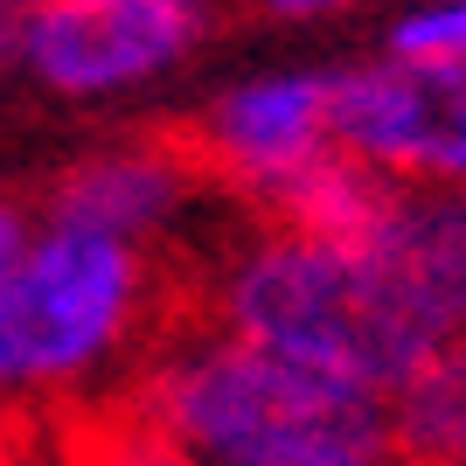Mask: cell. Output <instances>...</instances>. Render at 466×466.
<instances>
[{"mask_svg":"<svg viewBox=\"0 0 466 466\" xmlns=\"http://www.w3.org/2000/svg\"><path fill=\"white\" fill-rule=\"evenodd\" d=\"M202 320L279 349L320 376L390 397L418 355L452 334L425 292L376 244L328 237L292 216H265L209 265Z\"/></svg>","mask_w":466,"mask_h":466,"instance_id":"6da1fadb","label":"cell"},{"mask_svg":"<svg viewBox=\"0 0 466 466\" xmlns=\"http://www.w3.org/2000/svg\"><path fill=\"white\" fill-rule=\"evenodd\" d=\"M154 341V251L63 216H35L28 244L0 272V404L35 418L91 404L97 390L126 383Z\"/></svg>","mask_w":466,"mask_h":466,"instance_id":"7a4b0ae2","label":"cell"},{"mask_svg":"<svg viewBox=\"0 0 466 466\" xmlns=\"http://www.w3.org/2000/svg\"><path fill=\"white\" fill-rule=\"evenodd\" d=\"M118 404L147 431H160L188 466H230L328 439V431L383 425V397L341 383V376H320L279 349H258L216 320H188V328L160 334L126 376Z\"/></svg>","mask_w":466,"mask_h":466,"instance_id":"3957f363","label":"cell"},{"mask_svg":"<svg viewBox=\"0 0 466 466\" xmlns=\"http://www.w3.org/2000/svg\"><path fill=\"white\" fill-rule=\"evenodd\" d=\"M216 35V0H35L21 77L63 105H126L181 77Z\"/></svg>","mask_w":466,"mask_h":466,"instance_id":"277c9868","label":"cell"},{"mask_svg":"<svg viewBox=\"0 0 466 466\" xmlns=\"http://www.w3.org/2000/svg\"><path fill=\"white\" fill-rule=\"evenodd\" d=\"M334 147L390 181L466 195V56H383L334 70Z\"/></svg>","mask_w":466,"mask_h":466,"instance_id":"5b68a950","label":"cell"},{"mask_svg":"<svg viewBox=\"0 0 466 466\" xmlns=\"http://www.w3.org/2000/svg\"><path fill=\"white\" fill-rule=\"evenodd\" d=\"M188 147L202 154L216 188L279 209L334 154V70L292 63V70H251L223 84L195 112Z\"/></svg>","mask_w":466,"mask_h":466,"instance_id":"8992f818","label":"cell"},{"mask_svg":"<svg viewBox=\"0 0 466 466\" xmlns=\"http://www.w3.org/2000/svg\"><path fill=\"white\" fill-rule=\"evenodd\" d=\"M209 195L216 181L188 139H105L56 175L42 216H63V223L105 230L118 244L160 251L195 223V209Z\"/></svg>","mask_w":466,"mask_h":466,"instance_id":"52a82bcc","label":"cell"},{"mask_svg":"<svg viewBox=\"0 0 466 466\" xmlns=\"http://www.w3.org/2000/svg\"><path fill=\"white\" fill-rule=\"evenodd\" d=\"M383 431L410 466H466V328L439 334L383 397Z\"/></svg>","mask_w":466,"mask_h":466,"instance_id":"ba28073f","label":"cell"},{"mask_svg":"<svg viewBox=\"0 0 466 466\" xmlns=\"http://www.w3.org/2000/svg\"><path fill=\"white\" fill-rule=\"evenodd\" d=\"M397 56H466V0H410L383 28Z\"/></svg>","mask_w":466,"mask_h":466,"instance_id":"9c48e42d","label":"cell"},{"mask_svg":"<svg viewBox=\"0 0 466 466\" xmlns=\"http://www.w3.org/2000/svg\"><path fill=\"white\" fill-rule=\"evenodd\" d=\"M230 466H410V460L390 446L383 425H362V431H328V439H307V446L258 452V460H230Z\"/></svg>","mask_w":466,"mask_h":466,"instance_id":"30bf717a","label":"cell"},{"mask_svg":"<svg viewBox=\"0 0 466 466\" xmlns=\"http://www.w3.org/2000/svg\"><path fill=\"white\" fill-rule=\"evenodd\" d=\"M0 466H56V431L35 410L0 404Z\"/></svg>","mask_w":466,"mask_h":466,"instance_id":"8fae6325","label":"cell"},{"mask_svg":"<svg viewBox=\"0 0 466 466\" xmlns=\"http://www.w3.org/2000/svg\"><path fill=\"white\" fill-rule=\"evenodd\" d=\"M265 21H286V28H313V21H341L362 15V7H383V0H258Z\"/></svg>","mask_w":466,"mask_h":466,"instance_id":"7c38bea8","label":"cell"},{"mask_svg":"<svg viewBox=\"0 0 466 466\" xmlns=\"http://www.w3.org/2000/svg\"><path fill=\"white\" fill-rule=\"evenodd\" d=\"M35 216H42V209H28V202H15V195H0V272H7V265H15V251L28 244Z\"/></svg>","mask_w":466,"mask_h":466,"instance_id":"4fadbf2b","label":"cell"},{"mask_svg":"<svg viewBox=\"0 0 466 466\" xmlns=\"http://www.w3.org/2000/svg\"><path fill=\"white\" fill-rule=\"evenodd\" d=\"M35 0H0V63H21V35H28Z\"/></svg>","mask_w":466,"mask_h":466,"instance_id":"5bb4252c","label":"cell"}]
</instances>
